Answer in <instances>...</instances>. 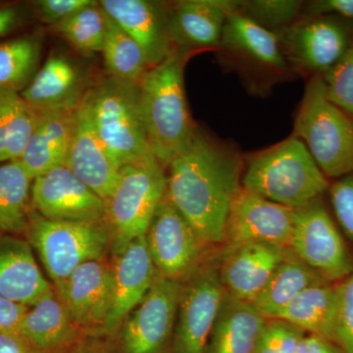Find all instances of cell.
Returning a JSON list of instances; mask_svg holds the SVG:
<instances>
[{
    "instance_id": "7bdbcfd3",
    "label": "cell",
    "mask_w": 353,
    "mask_h": 353,
    "mask_svg": "<svg viewBox=\"0 0 353 353\" xmlns=\"http://www.w3.org/2000/svg\"><path fill=\"white\" fill-rule=\"evenodd\" d=\"M22 21V12L17 6L0 8V37L9 34L19 26Z\"/></svg>"
},
{
    "instance_id": "484cf974",
    "label": "cell",
    "mask_w": 353,
    "mask_h": 353,
    "mask_svg": "<svg viewBox=\"0 0 353 353\" xmlns=\"http://www.w3.org/2000/svg\"><path fill=\"white\" fill-rule=\"evenodd\" d=\"M267 320L252 303L226 292L206 353H252Z\"/></svg>"
},
{
    "instance_id": "d6986e66",
    "label": "cell",
    "mask_w": 353,
    "mask_h": 353,
    "mask_svg": "<svg viewBox=\"0 0 353 353\" xmlns=\"http://www.w3.org/2000/svg\"><path fill=\"white\" fill-rule=\"evenodd\" d=\"M219 48L243 67L267 75L284 76L290 67L277 34L236 10L228 16Z\"/></svg>"
},
{
    "instance_id": "d6a6232c",
    "label": "cell",
    "mask_w": 353,
    "mask_h": 353,
    "mask_svg": "<svg viewBox=\"0 0 353 353\" xmlns=\"http://www.w3.org/2000/svg\"><path fill=\"white\" fill-rule=\"evenodd\" d=\"M7 114L6 161L18 160L38 126L39 117L20 92L4 90Z\"/></svg>"
},
{
    "instance_id": "836d02e7",
    "label": "cell",
    "mask_w": 353,
    "mask_h": 353,
    "mask_svg": "<svg viewBox=\"0 0 353 353\" xmlns=\"http://www.w3.org/2000/svg\"><path fill=\"white\" fill-rule=\"evenodd\" d=\"M303 4L297 0H248L240 1L239 11L279 37L301 17Z\"/></svg>"
},
{
    "instance_id": "9c48e42d",
    "label": "cell",
    "mask_w": 353,
    "mask_h": 353,
    "mask_svg": "<svg viewBox=\"0 0 353 353\" xmlns=\"http://www.w3.org/2000/svg\"><path fill=\"white\" fill-rule=\"evenodd\" d=\"M290 68L324 75L353 43V28L332 15L301 16L279 36Z\"/></svg>"
},
{
    "instance_id": "d4e9b609",
    "label": "cell",
    "mask_w": 353,
    "mask_h": 353,
    "mask_svg": "<svg viewBox=\"0 0 353 353\" xmlns=\"http://www.w3.org/2000/svg\"><path fill=\"white\" fill-rule=\"evenodd\" d=\"M81 330L54 290L30 306L20 334L44 353H59L76 345Z\"/></svg>"
},
{
    "instance_id": "6da1fadb",
    "label": "cell",
    "mask_w": 353,
    "mask_h": 353,
    "mask_svg": "<svg viewBox=\"0 0 353 353\" xmlns=\"http://www.w3.org/2000/svg\"><path fill=\"white\" fill-rule=\"evenodd\" d=\"M239 153L196 130L168 165L166 197L206 245L225 241L232 204L240 194Z\"/></svg>"
},
{
    "instance_id": "7402d4cb",
    "label": "cell",
    "mask_w": 353,
    "mask_h": 353,
    "mask_svg": "<svg viewBox=\"0 0 353 353\" xmlns=\"http://www.w3.org/2000/svg\"><path fill=\"white\" fill-rule=\"evenodd\" d=\"M85 92V79L79 67L68 58L52 55L21 95L34 112L43 116L76 110Z\"/></svg>"
},
{
    "instance_id": "e0dca14e",
    "label": "cell",
    "mask_w": 353,
    "mask_h": 353,
    "mask_svg": "<svg viewBox=\"0 0 353 353\" xmlns=\"http://www.w3.org/2000/svg\"><path fill=\"white\" fill-rule=\"evenodd\" d=\"M99 4L141 46L150 68L176 50L171 38L170 6L150 0H102Z\"/></svg>"
},
{
    "instance_id": "44dd1931",
    "label": "cell",
    "mask_w": 353,
    "mask_h": 353,
    "mask_svg": "<svg viewBox=\"0 0 353 353\" xmlns=\"http://www.w3.org/2000/svg\"><path fill=\"white\" fill-rule=\"evenodd\" d=\"M117 256L112 268V304L101 330L106 334L115 331L138 307L157 275L145 236L132 241Z\"/></svg>"
},
{
    "instance_id": "e575fe53",
    "label": "cell",
    "mask_w": 353,
    "mask_h": 353,
    "mask_svg": "<svg viewBox=\"0 0 353 353\" xmlns=\"http://www.w3.org/2000/svg\"><path fill=\"white\" fill-rule=\"evenodd\" d=\"M322 78L329 101L353 118V43Z\"/></svg>"
},
{
    "instance_id": "7a4b0ae2",
    "label": "cell",
    "mask_w": 353,
    "mask_h": 353,
    "mask_svg": "<svg viewBox=\"0 0 353 353\" xmlns=\"http://www.w3.org/2000/svg\"><path fill=\"white\" fill-rule=\"evenodd\" d=\"M187 53L176 50L148 69L139 83V104L153 157L164 168L185 150L196 134L190 117L183 69Z\"/></svg>"
},
{
    "instance_id": "60d3db41",
    "label": "cell",
    "mask_w": 353,
    "mask_h": 353,
    "mask_svg": "<svg viewBox=\"0 0 353 353\" xmlns=\"http://www.w3.org/2000/svg\"><path fill=\"white\" fill-rule=\"evenodd\" d=\"M30 306L0 296V334H20Z\"/></svg>"
},
{
    "instance_id": "30bf717a",
    "label": "cell",
    "mask_w": 353,
    "mask_h": 353,
    "mask_svg": "<svg viewBox=\"0 0 353 353\" xmlns=\"http://www.w3.org/2000/svg\"><path fill=\"white\" fill-rule=\"evenodd\" d=\"M145 240L162 277L183 284L201 268L206 245L166 196L155 210Z\"/></svg>"
},
{
    "instance_id": "f1b7e54d",
    "label": "cell",
    "mask_w": 353,
    "mask_h": 353,
    "mask_svg": "<svg viewBox=\"0 0 353 353\" xmlns=\"http://www.w3.org/2000/svg\"><path fill=\"white\" fill-rule=\"evenodd\" d=\"M32 182L19 160L0 166V233L27 231Z\"/></svg>"
},
{
    "instance_id": "5b68a950",
    "label": "cell",
    "mask_w": 353,
    "mask_h": 353,
    "mask_svg": "<svg viewBox=\"0 0 353 353\" xmlns=\"http://www.w3.org/2000/svg\"><path fill=\"white\" fill-rule=\"evenodd\" d=\"M88 95L97 131L118 168L153 157L141 115L139 83L108 77L88 90Z\"/></svg>"
},
{
    "instance_id": "cb8c5ba5",
    "label": "cell",
    "mask_w": 353,
    "mask_h": 353,
    "mask_svg": "<svg viewBox=\"0 0 353 353\" xmlns=\"http://www.w3.org/2000/svg\"><path fill=\"white\" fill-rule=\"evenodd\" d=\"M75 112L65 111L39 116L38 126L18 159L32 181L66 164L75 126Z\"/></svg>"
},
{
    "instance_id": "f546056e",
    "label": "cell",
    "mask_w": 353,
    "mask_h": 353,
    "mask_svg": "<svg viewBox=\"0 0 353 353\" xmlns=\"http://www.w3.org/2000/svg\"><path fill=\"white\" fill-rule=\"evenodd\" d=\"M102 54L109 77L116 80L139 83L150 69L141 46L109 16Z\"/></svg>"
},
{
    "instance_id": "8fae6325",
    "label": "cell",
    "mask_w": 353,
    "mask_h": 353,
    "mask_svg": "<svg viewBox=\"0 0 353 353\" xmlns=\"http://www.w3.org/2000/svg\"><path fill=\"white\" fill-rule=\"evenodd\" d=\"M225 294L219 270L214 266L201 267L183 283L172 338V353H206Z\"/></svg>"
},
{
    "instance_id": "ee69618b",
    "label": "cell",
    "mask_w": 353,
    "mask_h": 353,
    "mask_svg": "<svg viewBox=\"0 0 353 353\" xmlns=\"http://www.w3.org/2000/svg\"><path fill=\"white\" fill-rule=\"evenodd\" d=\"M7 114L4 88H0V162L6 161Z\"/></svg>"
},
{
    "instance_id": "ba28073f",
    "label": "cell",
    "mask_w": 353,
    "mask_h": 353,
    "mask_svg": "<svg viewBox=\"0 0 353 353\" xmlns=\"http://www.w3.org/2000/svg\"><path fill=\"white\" fill-rule=\"evenodd\" d=\"M289 248L331 284L353 272L352 257L321 197L296 210Z\"/></svg>"
},
{
    "instance_id": "b9f144b4",
    "label": "cell",
    "mask_w": 353,
    "mask_h": 353,
    "mask_svg": "<svg viewBox=\"0 0 353 353\" xmlns=\"http://www.w3.org/2000/svg\"><path fill=\"white\" fill-rule=\"evenodd\" d=\"M0 353H44L21 334H0Z\"/></svg>"
},
{
    "instance_id": "7c38bea8",
    "label": "cell",
    "mask_w": 353,
    "mask_h": 353,
    "mask_svg": "<svg viewBox=\"0 0 353 353\" xmlns=\"http://www.w3.org/2000/svg\"><path fill=\"white\" fill-rule=\"evenodd\" d=\"M183 284L160 276L123 322L121 353H162L173 338Z\"/></svg>"
},
{
    "instance_id": "4dcf8cb0",
    "label": "cell",
    "mask_w": 353,
    "mask_h": 353,
    "mask_svg": "<svg viewBox=\"0 0 353 353\" xmlns=\"http://www.w3.org/2000/svg\"><path fill=\"white\" fill-rule=\"evenodd\" d=\"M41 43L34 37L0 43V88L22 92L38 73Z\"/></svg>"
},
{
    "instance_id": "d590c367",
    "label": "cell",
    "mask_w": 353,
    "mask_h": 353,
    "mask_svg": "<svg viewBox=\"0 0 353 353\" xmlns=\"http://www.w3.org/2000/svg\"><path fill=\"white\" fill-rule=\"evenodd\" d=\"M305 332L281 319H268L252 353H296Z\"/></svg>"
},
{
    "instance_id": "ac0fdd59",
    "label": "cell",
    "mask_w": 353,
    "mask_h": 353,
    "mask_svg": "<svg viewBox=\"0 0 353 353\" xmlns=\"http://www.w3.org/2000/svg\"><path fill=\"white\" fill-rule=\"evenodd\" d=\"M288 252L289 248L262 243L226 246L218 269L223 287L228 294L252 303Z\"/></svg>"
},
{
    "instance_id": "9a60e30c",
    "label": "cell",
    "mask_w": 353,
    "mask_h": 353,
    "mask_svg": "<svg viewBox=\"0 0 353 353\" xmlns=\"http://www.w3.org/2000/svg\"><path fill=\"white\" fill-rule=\"evenodd\" d=\"M113 269L103 259L81 265L55 288L81 331L103 328L113 299Z\"/></svg>"
},
{
    "instance_id": "603a6c76",
    "label": "cell",
    "mask_w": 353,
    "mask_h": 353,
    "mask_svg": "<svg viewBox=\"0 0 353 353\" xmlns=\"http://www.w3.org/2000/svg\"><path fill=\"white\" fill-rule=\"evenodd\" d=\"M52 289L30 243L0 233V296L32 306Z\"/></svg>"
},
{
    "instance_id": "2e32d148",
    "label": "cell",
    "mask_w": 353,
    "mask_h": 353,
    "mask_svg": "<svg viewBox=\"0 0 353 353\" xmlns=\"http://www.w3.org/2000/svg\"><path fill=\"white\" fill-rule=\"evenodd\" d=\"M65 166L105 201L119 179L120 169L109 157L95 128L88 90L76 109L75 126Z\"/></svg>"
},
{
    "instance_id": "5bb4252c",
    "label": "cell",
    "mask_w": 353,
    "mask_h": 353,
    "mask_svg": "<svg viewBox=\"0 0 353 353\" xmlns=\"http://www.w3.org/2000/svg\"><path fill=\"white\" fill-rule=\"evenodd\" d=\"M296 210L241 189L228 218L226 246L248 243L290 248Z\"/></svg>"
},
{
    "instance_id": "ab89813d",
    "label": "cell",
    "mask_w": 353,
    "mask_h": 353,
    "mask_svg": "<svg viewBox=\"0 0 353 353\" xmlns=\"http://www.w3.org/2000/svg\"><path fill=\"white\" fill-rule=\"evenodd\" d=\"M332 15L353 28V0H313L304 2L301 16Z\"/></svg>"
},
{
    "instance_id": "4316f807",
    "label": "cell",
    "mask_w": 353,
    "mask_h": 353,
    "mask_svg": "<svg viewBox=\"0 0 353 353\" xmlns=\"http://www.w3.org/2000/svg\"><path fill=\"white\" fill-rule=\"evenodd\" d=\"M328 283L289 248L287 256L252 304L267 319H276L279 313L304 290Z\"/></svg>"
},
{
    "instance_id": "277c9868",
    "label": "cell",
    "mask_w": 353,
    "mask_h": 353,
    "mask_svg": "<svg viewBox=\"0 0 353 353\" xmlns=\"http://www.w3.org/2000/svg\"><path fill=\"white\" fill-rule=\"evenodd\" d=\"M292 136L303 141L327 178L353 173V118L329 101L321 75L306 85Z\"/></svg>"
},
{
    "instance_id": "ffe728a7",
    "label": "cell",
    "mask_w": 353,
    "mask_h": 353,
    "mask_svg": "<svg viewBox=\"0 0 353 353\" xmlns=\"http://www.w3.org/2000/svg\"><path fill=\"white\" fill-rule=\"evenodd\" d=\"M234 0H181L169 9L172 41L176 50L219 48L228 16L238 10Z\"/></svg>"
},
{
    "instance_id": "f35d334b",
    "label": "cell",
    "mask_w": 353,
    "mask_h": 353,
    "mask_svg": "<svg viewBox=\"0 0 353 353\" xmlns=\"http://www.w3.org/2000/svg\"><path fill=\"white\" fill-rule=\"evenodd\" d=\"M92 0H39L34 2L41 22L52 26L92 6Z\"/></svg>"
},
{
    "instance_id": "4fadbf2b",
    "label": "cell",
    "mask_w": 353,
    "mask_h": 353,
    "mask_svg": "<svg viewBox=\"0 0 353 353\" xmlns=\"http://www.w3.org/2000/svg\"><path fill=\"white\" fill-rule=\"evenodd\" d=\"M31 196L44 219L83 223L105 220L106 201L66 166L34 179Z\"/></svg>"
},
{
    "instance_id": "3957f363",
    "label": "cell",
    "mask_w": 353,
    "mask_h": 353,
    "mask_svg": "<svg viewBox=\"0 0 353 353\" xmlns=\"http://www.w3.org/2000/svg\"><path fill=\"white\" fill-rule=\"evenodd\" d=\"M241 185L268 201L297 210L321 197L330 183L303 141L292 136L253 155Z\"/></svg>"
},
{
    "instance_id": "8d00e7d4",
    "label": "cell",
    "mask_w": 353,
    "mask_h": 353,
    "mask_svg": "<svg viewBox=\"0 0 353 353\" xmlns=\"http://www.w3.org/2000/svg\"><path fill=\"white\" fill-rule=\"evenodd\" d=\"M334 345L343 353H353V272L338 285Z\"/></svg>"
},
{
    "instance_id": "8992f818",
    "label": "cell",
    "mask_w": 353,
    "mask_h": 353,
    "mask_svg": "<svg viewBox=\"0 0 353 353\" xmlns=\"http://www.w3.org/2000/svg\"><path fill=\"white\" fill-rule=\"evenodd\" d=\"M166 185L165 168L154 157L120 169L117 185L106 201L104 220L117 254L132 241L145 236L166 196Z\"/></svg>"
},
{
    "instance_id": "52a82bcc",
    "label": "cell",
    "mask_w": 353,
    "mask_h": 353,
    "mask_svg": "<svg viewBox=\"0 0 353 353\" xmlns=\"http://www.w3.org/2000/svg\"><path fill=\"white\" fill-rule=\"evenodd\" d=\"M30 245L36 248L41 263L55 288L81 265L103 259L111 243L104 223L65 222L36 218L27 229Z\"/></svg>"
},
{
    "instance_id": "83f0119b",
    "label": "cell",
    "mask_w": 353,
    "mask_h": 353,
    "mask_svg": "<svg viewBox=\"0 0 353 353\" xmlns=\"http://www.w3.org/2000/svg\"><path fill=\"white\" fill-rule=\"evenodd\" d=\"M338 285H314L299 294L277 316L304 332L334 343Z\"/></svg>"
},
{
    "instance_id": "f6af8a7d",
    "label": "cell",
    "mask_w": 353,
    "mask_h": 353,
    "mask_svg": "<svg viewBox=\"0 0 353 353\" xmlns=\"http://www.w3.org/2000/svg\"><path fill=\"white\" fill-rule=\"evenodd\" d=\"M59 353H108L99 345H87V343H76L67 350Z\"/></svg>"
},
{
    "instance_id": "1f68e13d",
    "label": "cell",
    "mask_w": 353,
    "mask_h": 353,
    "mask_svg": "<svg viewBox=\"0 0 353 353\" xmlns=\"http://www.w3.org/2000/svg\"><path fill=\"white\" fill-rule=\"evenodd\" d=\"M108 20V14L99 2L95 1L52 28L76 50L85 53L102 52Z\"/></svg>"
},
{
    "instance_id": "74e56055",
    "label": "cell",
    "mask_w": 353,
    "mask_h": 353,
    "mask_svg": "<svg viewBox=\"0 0 353 353\" xmlns=\"http://www.w3.org/2000/svg\"><path fill=\"white\" fill-rule=\"evenodd\" d=\"M329 194L334 216L353 243V173L336 179L330 185Z\"/></svg>"
}]
</instances>
